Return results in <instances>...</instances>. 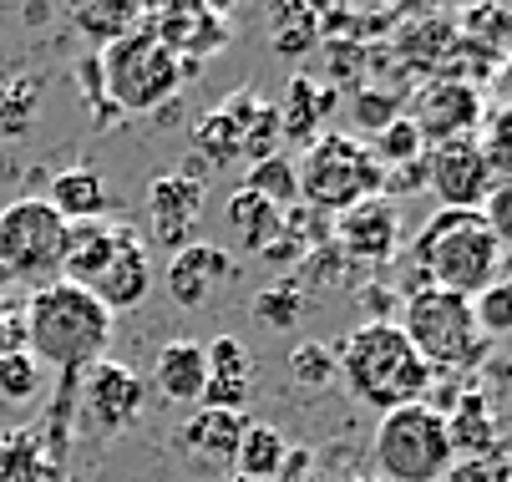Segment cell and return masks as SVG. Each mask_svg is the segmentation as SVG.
I'll use <instances>...</instances> for the list:
<instances>
[{
	"mask_svg": "<svg viewBox=\"0 0 512 482\" xmlns=\"http://www.w3.org/2000/svg\"><path fill=\"white\" fill-rule=\"evenodd\" d=\"M21 320H26V351L41 366H56V376H82L97 361H107L112 315L82 285L56 280V285L31 290L21 305Z\"/></svg>",
	"mask_w": 512,
	"mask_h": 482,
	"instance_id": "cell-2",
	"label": "cell"
},
{
	"mask_svg": "<svg viewBox=\"0 0 512 482\" xmlns=\"http://www.w3.org/2000/svg\"><path fill=\"white\" fill-rule=\"evenodd\" d=\"M376 163L381 168H401V163H416V158H426V143H421V132H416V122L401 112L396 122H386L381 132H376Z\"/></svg>",
	"mask_w": 512,
	"mask_h": 482,
	"instance_id": "cell-38",
	"label": "cell"
},
{
	"mask_svg": "<svg viewBox=\"0 0 512 482\" xmlns=\"http://www.w3.org/2000/svg\"><path fill=\"white\" fill-rule=\"evenodd\" d=\"M360 305H365V320H386V325H396V295L391 290H381V280H371L360 290Z\"/></svg>",
	"mask_w": 512,
	"mask_h": 482,
	"instance_id": "cell-46",
	"label": "cell"
},
{
	"mask_svg": "<svg viewBox=\"0 0 512 482\" xmlns=\"http://www.w3.org/2000/svg\"><path fill=\"white\" fill-rule=\"evenodd\" d=\"M102 82H107V102L117 112H158L168 102H178V56L148 31V26H137L127 31L122 41H112L102 56Z\"/></svg>",
	"mask_w": 512,
	"mask_h": 482,
	"instance_id": "cell-7",
	"label": "cell"
},
{
	"mask_svg": "<svg viewBox=\"0 0 512 482\" xmlns=\"http://www.w3.org/2000/svg\"><path fill=\"white\" fill-rule=\"evenodd\" d=\"M234 280H239V259H234V249H229V244H208V239L183 244V249L168 259V274H163L168 295H173L183 310L208 305L218 290L234 285Z\"/></svg>",
	"mask_w": 512,
	"mask_h": 482,
	"instance_id": "cell-13",
	"label": "cell"
},
{
	"mask_svg": "<svg viewBox=\"0 0 512 482\" xmlns=\"http://www.w3.org/2000/svg\"><path fill=\"white\" fill-rule=\"evenodd\" d=\"M41 427H21L0 437V482H31L41 472Z\"/></svg>",
	"mask_w": 512,
	"mask_h": 482,
	"instance_id": "cell-35",
	"label": "cell"
},
{
	"mask_svg": "<svg viewBox=\"0 0 512 482\" xmlns=\"http://www.w3.org/2000/svg\"><path fill=\"white\" fill-rule=\"evenodd\" d=\"M153 386L173 406H203L208 351L198 346V340H168V346L158 351V361H153Z\"/></svg>",
	"mask_w": 512,
	"mask_h": 482,
	"instance_id": "cell-22",
	"label": "cell"
},
{
	"mask_svg": "<svg viewBox=\"0 0 512 482\" xmlns=\"http://www.w3.org/2000/svg\"><path fill=\"white\" fill-rule=\"evenodd\" d=\"M300 315H305V290H300L295 274H279L274 285H264L254 295V320L264 330H295Z\"/></svg>",
	"mask_w": 512,
	"mask_h": 482,
	"instance_id": "cell-33",
	"label": "cell"
},
{
	"mask_svg": "<svg viewBox=\"0 0 512 482\" xmlns=\"http://www.w3.org/2000/svg\"><path fill=\"white\" fill-rule=\"evenodd\" d=\"M335 361H340V381L350 386V396L360 406H376L381 417L396 406L426 401L431 391V366L411 351L401 325H386V320L355 325L335 346Z\"/></svg>",
	"mask_w": 512,
	"mask_h": 482,
	"instance_id": "cell-3",
	"label": "cell"
},
{
	"mask_svg": "<svg viewBox=\"0 0 512 482\" xmlns=\"http://www.w3.org/2000/svg\"><path fill=\"white\" fill-rule=\"evenodd\" d=\"M259 259H264V264H274V269H289V264H305V249L279 229V239H274L269 249H259Z\"/></svg>",
	"mask_w": 512,
	"mask_h": 482,
	"instance_id": "cell-47",
	"label": "cell"
},
{
	"mask_svg": "<svg viewBox=\"0 0 512 482\" xmlns=\"http://www.w3.org/2000/svg\"><path fill=\"white\" fill-rule=\"evenodd\" d=\"M472 320H477V330H482L487 346L507 340V335H512V285H507V280H492L487 290H477V295H472Z\"/></svg>",
	"mask_w": 512,
	"mask_h": 482,
	"instance_id": "cell-36",
	"label": "cell"
},
{
	"mask_svg": "<svg viewBox=\"0 0 512 482\" xmlns=\"http://www.w3.org/2000/svg\"><path fill=\"white\" fill-rule=\"evenodd\" d=\"M457 41H462V36H457V21H447V16H421V21H411V26L391 41V51H396V61L406 66V72L447 77Z\"/></svg>",
	"mask_w": 512,
	"mask_h": 482,
	"instance_id": "cell-20",
	"label": "cell"
},
{
	"mask_svg": "<svg viewBox=\"0 0 512 482\" xmlns=\"http://www.w3.org/2000/svg\"><path fill=\"white\" fill-rule=\"evenodd\" d=\"M507 285H512V274H507Z\"/></svg>",
	"mask_w": 512,
	"mask_h": 482,
	"instance_id": "cell-55",
	"label": "cell"
},
{
	"mask_svg": "<svg viewBox=\"0 0 512 482\" xmlns=\"http://www.w3.org/2000/svg\"><path fill=\"white\" fill-rule=\"evenodd\" d=\"M31 482H66V467H56V462H41V472H36Z\"/></svg>",
	"mask_w": 512,
	"mask_h": 482,
	"instance_id": "cell-50",
	"label": "cell"
},
{
	"mask_svg": "<svg viewBox=\"0 0 512 482\" xmlns=\"http://www.w3.org/2000/svg\"><path fill=\"white\" fill-rule=\"evenodd\" d=\"M477 143H482L492 173H497V178H512V102H497V107L482 117Z\"/></svg>",
	"mask_w": 512,
	"mask_h": 482,
	"instance_id": "cell-39",
	"label": "cell"
},
{
	"mask_svg": "<svg viewBox=\"0 0 512 482\" xmlns=\"http://www.w3.org/2000/svg\"><path fill=\"white\" fill-rule=\"evenodd\" d=\"M142 406H148V386L122 361H97L77 381V422L97 437H122L127 427H137Z\"/></svg>",
	"mask_w": 512,
	"mask_h": 482,
	"instance_id": "cell-9",
	"label": "cell"
},
{
	"mask_svg": "<svg viewBox=\"0 0 512 482\" xmlns=\"http://www.w3.org/2000/svg\"><path fill=\"white\" fill-rule=\"evenodd\" d=\"M401 335L411 340V351L431 366V371H452V376H472L492 361V346L482 340L477 320H472V300L447 295V290H416L401 300Z\"/></svg>",
	"mask_w": 512,
	"mask_h": 482,
	"instance_id": "cell-4",
	"label": "cell"
},
{
	"mask_svg": "<svg viewBox=\"0 0 512 482\" xmlns=\"http://www.w3.org/2000/svg\"><path fill=\"white\" fill-rule=\"evenodd\" d=\"M477 214H482L487 234L497 239V249L512 254V178H497V183H492V193L482 198Z\"/></svg>",
	"mask_w": 512,
	"mask_h": 482,
	"instance_id": "cell-43",
	"label": "cell"
},
{
	"mask_svg": "<svg viewBox=\"0 0 512 482\" xmlns=\"http://www.w3.org/2000/svg\"><path fill=\"white\" fill-rule=\"evenodd\" d=\"M371 457H376L381 482H442L457 462L447 417L431 411L426 401L386 411L371 437Z\"/></svg>",
	"mask_w": 512,
	"mask_h": 482,
	"instance_id": "cell-5",
	"label": "cell"
},
{
	"mask_svg": "<svg viewBox=\"0 0 512 482\" xmlns=\"http://www.w3.org/2000/svg\"><path fill=\"white\" fill-rule=\"evenodd\" d=\"M244 427L249 417L244 411H213V406H198L193 417L183 422L178 432V447L198 462H234L239 442H244Z\"/></svg>",
	"mask_w": 512,
	"mask_h": 482,
	"instance_id": "cell-24",
	"label": "cell"
},
{
	"mask_svg": "<svg viewBox=\"0 0 512 482\" xmlns=\"http://www.w3.org/2000/svg\"><path fill=\"white\" fill-rule=\"evenodd\" d=\"M41 97H46V77H36V72L0 82V143L31 132V122L41 112Z\"/></svg>",
	"mask_w": 512,
	"mask_h": 482,
	"instance_id": "cell-30",
	"label": "cell"
},
{
	"mask_svg": "<svg viewBox=\"0 0 512 482\" xmlns=\"http://www.w3.org/2000/svg\"><path fill=\"white\" fill-rule=\"evenodd\" d=\"M61 249H66V219L41 193H21L0 209V269L11 285L41 290L61 280Z\"/></svg>",
	"mask_w": 512,
	"mask_h": 482,
	"instance_id": "cell-8",
	"label": "cell"
},
{
	"mask_svg": "<svg viewBox=\"0 0 512 482\" xmlns=\"http://www.w3.org/2000/svg\"><path fill=\"white\" fill-rule=\"evenodd\" d=\"M112 249H117V234L107 219L97 224H66V249H61V280L66 285H82L92 290L102 280V269L112 264Z\"/></svg>",
	"mask_w": 512,
	"mask_h": 482,
	"instance_id": "cell-25",
	"label": "cell"
},
{
	"mask_svg": "<svg viewBox=\"0 0 512 482\" xmlns=\"http://www.w3.org/2000/svg\"><path fill=\"white\" fill-rule=\"evenodd\" d=\"M300 477H310V447L300 442H289V452H284V467H279V482H300Z\"/></svg>",
	"mask_w": 512,
	"mask_h": 482,
	"instance_id": "cell-48",
	"label": "cell"
},
{
	"mask_svg": "<svg viewBox=\"0 0 512 482\" xmlns=\"http://www.w3.org/2000/svg\"><path fill=\"white\" fill-rule=\"evenodd\" d=\"M416 132H421V143L426 148H442V143H457V137H477L482 132V117H487V102L477 87L467 82H452V77H431L421 82L406 107H401Z\"/></svg>",
	"mask_w": 512,
	"mask_h": 482,
	"instance_id": "cell-10",
	"label": "cell"
},
{
	"mask_svg": "<svg viewBox=\"0 0 512 482\" xmlns=\"http://www.w3.org/2000/svg\"><path fill=\"white\" fill-rule=\"evenodd\" d=\"M345 482H381V477H345Z\"/></svg>",
	"mask_w": 512,
	"mask_h": 482,
	"instance_id": "cell-52",
	"label": "cell"
},
{
	"mask_svg": "<svg viewBox=\"0 0 512 482\" xmlns=\"http://www.w3.org/2000/svg\"><path fill=\"white\" fill-rule=\"evenodd\" d=\"M224 229H229V244H234V249L259 254V249H269V244L279 239L284 209H274L269 198H259V193H249V188H234L229 203H224Z\"/></svg>",
	"mask_w": 512,
	"mask_h": 482,
	"instance_id": "cell-26",
	"label": "cell"
},
{
	"mask_svg": "<svg viewBox=\"0 0 512 482\" xmlns=\"http://www.w3.org/2000/svg\"><path fill=\"white\" fill-rule=\"evenodd\" d=\"M244 188L259 193V198H269L274 209H295V203H300V173H295V158L274 153V158H264V163H249Z\"/></svg>",
	"mask_w": 512,
	"mask_h": 482,
	"instance_id": "cell-32",
	"label": "cell"
},
{
	"mask_svg": "<svg viewBox=\"0 0 512 482\" xmlns=\"http://www.w3.org/2000/svg\"><path fill=\"white\" fill-rule=\"evenodd\" d=\"M229 482H249V477H239V472H234V477H229Z\"/></svg>",
	"mask_w": 512,
	"mask_h": 482,
	"instance_id": "cell-53",
	"label": "cell"
},
{
	"mask_svg": "<svg viewBox=\"0 0 512 482\" xmlns=\"http://www.w3.org/2000/svg\"><path fill=\"white\" fill-rule=\"evenodd\" d=\"M71 26L107 51L112 41H122L127 31L142 26V6H132V0H87V6L71 11Z\"/></svg>",
	"mask_w": 512,
	"mask_h": 482,
	"instance_id": "cell-28",
	"label": "cell"
},
{
	"mask_svg": "<svg viewBox=\"0 0 512 482\" xmlns=\"http://www.w3.org/2000/svg\"><path fill=\"white\" fill-rule=\"evenodd\" d=\"M335 107H340V92H335L330 82L300 72L295 82L284 87V102L274 107V112H279V143H300V148L320 143L325 122L335 117Z\"/></svg>",
	"mask_w": 512,
	"mask_h": 482,
	"instance_id": "cell-18",
	"label": "cell"
},
{
	"mask_svg": "<svg viewBox=\"0 0 512 482\" xmlns=\"http://www.w3.org/2000/svg\"><path fill=\"white\" fill-rule=\"evenodd\" d=\"M492 183H497V173H492L477 137H457V143L426 148V188L436 193L442 209H482Z\"/></svg>",
	"mask_w": 512,
	"mask_h": 482,
	"instance_id": "cell-12",
	"label": "cell"
},
{
	"mask_svg": "<svg viewBox=\"0 0 512 482\" xmlns=\"http://www.w3.org/2000/svg\"><path fill=\"white\" fill-rule=\"evenodd\" d=\"M492 87H497V102H512V61H502V66H497Z\"/></svg>",
	"mask_w": 512,
	"mask_h": 482,
	"instance_id": "cell-49",
	"label": "cell"
},
{
	"mask_svg": "<svg viewBox=\"0 0 512 482\" xmlns=\"http://www.w3.org/2000/svg\"><path fill=\"white\" fill-rule=\"evenodd\" d=\"M330 244L355 264V269H381L401 249V203L391 198H360L345 214L330 219Z\"/></svg>",
	"mask_w": 512,
	"mask_h": 482,
	"instance_id": "cell-11",
	"label": "cell"
},
{
	"mask_svg": "<svg viewBox=\"0 0 512 482\" xmlns=\"http://www.w3.org/2000/svg\"><path fill=\"white\" fill-rule=\"evenodd\" d=\"M26 351V320L16 305H0V356H21Z\"/></svg>",
	"mask_w": 512,
	"mask_h": 482,
	"instance_id": "cell-45",
	"label": "cell"
},
{
	"mask_svg": "<svg viewBox=\"0 0 512 482\" xmlns=\"http://www.w3.org/2000/svg\"><path fill=\"white\" fill-rule=\"evenodd\" d=\"M442 482H512V457L487 452V457H457Z\"/></svg>",
	"mask_w": 512,
	"mask_h": 482,
	"instance_id": "cell-44",
	"label": "cell"
},
{
	"mask_svg": "<svg viewBox=\"0 0 512 482\" xmlns=\"http://www.w3.org/2000/svg\"><path fill=\"white\" fill-rule=\"evenodd\" d=\"M142 26H148L178 61H208L213 51L229 46V21L213 6H163V11H142Z\"/></svg>",
	"mask_w": 512,
	"mask_h": 482,
	"instance_id": "cell-15",
	"label": "cell"
},
{
	"mask_svg": "<svg viewBox=\"0 0 512 482\" xmlns=\"http://www.w3.org/2000/svg\"><path fill=\"white\" fill-rule=\"evenodd\" d=\"M46 386V366L21 351V356H0V401L6 406H31Z\"/></svg>",
	"mask_w": 512,
	"mask_h": 482,
	"instance_id": "cell-34",
	"label": "cell"
},
{
	"mask_svg": "<svg viewBox=\"0 0 512 482\" xmlns=\"http://www.w3.org/2000/svg\"><path fill=\"white\" fill-rule=\"evenodd\" d=\"M269 46L284 61H300L320 46V11L315 6H274L269 11Z\"/></svg>",
	"mask_w": 512,
	"mask_h": 482,
	"instance_id": "cell-29",
	"label": "cell"
},
{
	"mask_svg": "<svg viewBox=\"0 0 512 482\" xmlns=\"http://www.w3.org/2000/svg\"><path fill=\"white\" fill-rule=\"evenodd\" d=\"M279 153V112L274 102H259V112L244 122V163H264Z\"/></svg>",
	"mask_w": 512,
	"mask_h": 482,
	"instance_id": "cell-42",
	"label": "cell"
},
{
	"mask_svg": "<svg viewBox=\"0 0 512 482\" xmlns=\"http://www.w3.org/2000/svg\"><path fill=\"white\" fill-rule=\"evenodd\" d=\"M284 452H289V437L269 422H249L244 427V442L234 452V472L249 477V482H279V467H284Z\"/></svg>",
	"mask_w": 512,
	"mask_h": 482,
	"instance_id": "cell-27",
	"label": "cell"
},
{
	"mask_svg": "<svg viewBox=\"0 0 512 482\" xmlns=\"http://www.w3.org/2000/svg\"><path fill=\"white\" fill-rule=\"evenodd\" d=\"M355 264L335 249V244H320V249H310L305 254V264H300V285H320V290H340V285H350L355 280Z\"/></svg>",
	"mask_w": 512,
	"mask_h": 482,
	"instance_id": "cell-40",
	"label": "cell"
},
{
	"mask_svg": "<svg viewBox=\"0 0 512 482\" xmlns=\"http://www.w3.org/2000/svg\"><path fill=\"white\" fill-rule=\"evenodd\" d=\"M300 482H315V477H300Z\"/></svg>",
	"mask_w": 512,
	"mask_h": 482,
	"instance_id": "cell-54",
	"label": "cell"
},
{
	"mask_svg": "<svg viewBox=\"0 0 512 482\" xmlns=\"http://www.w3.org/2000/svg\"><path fill=\"white\" fill-rule=\"evenodd\" d=\"M259 92L254 87H239V92H229L224 102H218L213 112H203L198 117V127H193V153L213 168H224V163H234V158H244V122L259 112Z\"/></svg>",
	"mask_w": 512,
	"mask_h": 482,
	"instance_id": "cell-17",
	"label": "cell"
},
{
	"mask_svg": "<svg viewBox=\"0 0 512 482\" xmlns=\"http://www.w3.org/2000/svg\"><path fill=\"white\" fill-rule=\"evenodd\" d=\"M401 107H406L401 92H376V87H360V92L350 97V112H355V122H360L365 132H381L386 122H396Z\"/></svg>",
	"mask_w": 512,
	"mask_h": 482,
	"instance_id": "cell-41",
	"label": "cell"
},
{
	"mask_svg": "<svg viewBox=\"0 0 512 482\" xmlns=\"http://www.w3.org/2000/svg\"><path fill=\"white\" fill-rule=\"evenodd\" d=\"M497 269H502V249L487 234L477 209H436L406 249V280H411L406 295L447 290L472 300L497 280Z\"/></svg>",
	"mask_w": 512,
	"mask_h": 482,
	"instance_id": "cell-1",
	"label": "cell"
},
{
	"mask_svg": "<svg viewBox=\"0 0 512 482\" xmlns=\"http://www.w3.org/2000/svg\"><path fill=\"white\" fill-rule=\"evenodd\" d=\"M295 173H300V203H310V209H320L330 219L345 214L360 198H376L381 178H386L376 153L360 137H345V132H325L320 143H310L300 153Z\"/></svg>",
	"mask_w": 512,
	"mask_h": 482,
	"instance_id": "cell-6",
	"label": "cell"
},
{
	"mask_svg": "<svg viewBox=\"0 0 512 482\" xmlns=\"http://www.w3.org/2000/svg\"><path fill=\"white\" fill-rule=\"evenodd\" d=\"M457 31H462V41H472L477 51H487L497 66L512 61V11H502V6H477V11H467V16L457 21Z\"/></svg>",
	"mask_w": 512,
	"mask_h": 482,
	"instance_id": "cell-31",
	"label": "cell"
},
{
	"mask_svg": "<svg viewBox=\"0 0 512 482\" xmlns=\"http://www.w3.org/2000/svg\"><path fill=\"white\" fill-rule=\"evenodd\" d=\"M208 351V386H203V406L213 411H244L254 396V356L244 351V340L218 335Z\"/></svg>",
	"mask_w": 512,
	"mask_h": 482,
	"instance_id": "cell-19",
	"label": "cell"
},
{
	"mask_svg": "<svg viewBox=\"0 0 512 482\" xmlns=\"http://www.w3.org/2000/svg\"><path fill=\"white\" fill-rule=\"evenodd\" d=\"M208 203V183L188 178V173H163L148 183V229L158 244H168L173 254L183 244L198 239V219Z\"/></svg>",
	"mask_w": 512,
	"mask_h": 482,
	"instance_id": "cell-14",
	"label": "cell"
},
{
	"mask_svg": "<svg viewBox=\"0 0 512 482\" xmlns=\"http://www.w3.org/2000/svg\"><path fill=\"white\" fill-rule=\"evenodd\" d=\"M26 21H31V26H41V21H51V11H46V6H31V11H26Z\"/></svg>",
	"mask_w": 512,
	"mask_h": 482,
	"instance_id": "cell-51",
	"label": "cell"
},
{
	"mask_svg": "<svg viewBox=\"0 0 512 482\" xmlns=\"http://www.w3.org/2000/svg\"><path fill=\"white\" fill-rule=\"evenodd\" d=\"M289 376L310 391H325L340 381V361H335V346H320V340H300L295 351H289Z\"/></svg>",
	"mask_w": 512,
	"mask_h": 482,
	"instance_id": "cell-37",
	"label": "cell"
},
{
	"mask_svg": "<svg viewBox=\"0 0 512 482\" xmlns=\"http://www.w3.org/2000/svg\"><path fill=\"white\" fill-rule=\"evenodd\" d=\"M117 234V249H112V264L102 269V280L92 285L97 305L107 315H122V310H137L153 290V259H148V244L137 239V229L127 224H112Z\"/></svg>",
	"mask_w": 512,
	"mask_h": 482,
	"instance_id": "cell-16",
	"label": "cell"
},
{
	"mask_svg": "<svg viewBox=\"0 0 512 482\" xmlns=\"http://www.w3.org/2000/svg\"><path fill=\"white\" fill-rule=\"evenodd\" d=\"M447 437L457 457H487L502 452V422H497V406L482 386H467L457 396V406L447 411Z\"/></svg>",
	"mask_w": 512,
	"mask_h": 482,
	"instance_id": "cell-21",
	"label": "cell"
},
{
	"mask_svg": "<svg viewBox=\"0 0 512 482\" xmlns=\"http://www.w3.org/2000/svg\"><path fill=\"white\" fill-rule=\"evenodd\" d=\"M41 198L51 203L66 224H97V219H107V209H112V193H107L102 173H97V168H82V163L51 173V183H46Z\"/></svg>",
	"mask_w": 512,
	"mask_h": 482,
	"instance_id": "cell-23",
	"label": "cell"
}]
</instances>
